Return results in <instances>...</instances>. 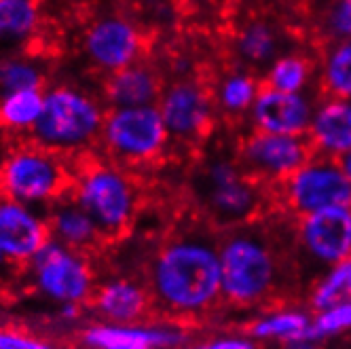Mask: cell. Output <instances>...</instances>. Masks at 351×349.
<instances>
[{
  "label": "cell",
  "mask_w": 351,
  "mask_h": 349,
  "mask_svg": "<svg viewBox=\"0 0 351 349\" xmlns=\"http://www.w3.org/2000/svg\"><path fill=\"white\" fill-rule=\"evenodd\" d=\"M146 288L159 317L202 320L222 307L218 233L191 224L171 233L146 265Z\"/></svg>",
  "instance_id": "1"
},
{
  "label": "cell",
  "mask_w": 351,
  "mask_h": 349,
  "mask_svg": "<svg viewBox=\"0 0 351 349\" xmlns=\"http://www.w3.org/2000/svg\"><path fill=\"white\" fill-rule=\"evenodd\" d=\"M294 224L282 231L265 220L218 233L222 307L269 309L298 286L292 263Z\"/></svg>",
  "instance_id": "2"
},
{
  "label": "cell",
  "mask_w": 351,
  "mask_h": 349,
  "mask_svg": "<svg viewBox=\"0 0 351 349\" xmlns=\"http://www.w3.org/2000/svg\"><path fill=\"white\" fill-rule=\"evenodd\" d=\"M106 110L102 99L77 85L47 87L43 115L30 142L64 159L85 155L99 142Z\"/></svg>",
  "instance_id": "3"
},
{
  "label": "cell",
  "mask_w": 351,
  "mask_h": 349,
  "mask_svg": "<svg viewBox=\"0 0 351 349\" xmlns=\"http://www.w3.org/2000/svg\"><path fill=\"white\" fill-rule=\"evenodd\" d=\"M68 195L89 214L104 241H117L132 229L142 202L136 178L112 161L74 167Z\"/></svg>",
  "instance_id": "4"
},
{
  "label": "cell",
  "mask_w": 351,
  "mask_h": 349,
  "mask_svg": "<svg viewBox=\"0 0 351 349\" xmlns=\"http://www.w3.org/2000/svg\"><path fill=\"white\" fill-rule=\"evenodd\" d=\"M197 199L214 229L229 231L261 220L265 204L271 202V193L245 176L237 155H216L197 173Z\"/></svg>",
  "instance_id": "5"
},
{
  "label": "cell",
  "mask_w": 351,
  "mask_h": 349,
  "mask_svg": "<svg viewBox=\"0 0 351 349\" xmlns=\"http://www.w3.org/2000/svg\"><path fill=\"white\" fill-rule=\"evenodd\" d=\"M68 159L26 142L11 148L0 165V195L30 208L47 210L60 197L68 195L72 182Z\"/></svg>",
  "instance_id": "6"
},
{
  "label": "cell",
  "mask_w": 351,
  "mask_h": 349,
  "mask_svg": "<svg viewBox=\"0 0 351 349\" xmlns=\"http://www.w3.org/2000/svg\"><path fill=\"white\" fill-rule=\"evenodd\" d=\"M351 258V208H328L294 220L292 263L298 284L309 286Z\"/></svg>",
  "instance_id": "7"
},
{
  "label": "cell",
  "mask_w": 351,
  "mask_h": 349,
  "mask_svg": "<svg viewBox=\"0 0 351 349\" xmlns=\"http://www.w3.org/2000/svg\"><path fill=\"white\" fill-rule=\"evenodd\" d=\"M97 144L108 161L128 169L159 161L169 146V136L157 106L114 108L106 110Z\"/></svg>",
  "instance_id": "8"
},
{
  "label": "cell",
  "mask_w": 351,
  "mask_h": 349,
  "mask_svg": "<svg viewBox=\"0 0 351 349\" xmlns=\"http://www.w3.org/2000/svg\"><path fill=\"white\" fill-rule=\"evenodd\" d=\"M271 202L288 218H305L328 208H351V182L339 159L313 155L288 180L269 189Z\"/></svg>",
  "instance_id": "9"
},
{
  "label": "cell",
  "mask_w": 351,
  "mask_h": 349,
  "mask_svg": "<svg viewBox=\"0 0 351 349\" xmlns=\"http://www.w3.org/2000/svg\"><path fill=\"white\" fill-rule=\"evenodd\" d=\"M28 286L51 305H87L95 292V273L87 254L68 250L49 239L23 267Z\"/></svg>",
  "instance_id": "10"
},
{
  "label": "cell",
  "mask_w": 351,
  "mask_h": 349,
  "mask_svg": "<svg viewBox=\"0 0 351 349\" xmlns=\"http://www.w3.org/2000/svg\"><path fill=\"white\" fill-rule=\"evenodd\" d=\"M235 155L250 180L273 189L303 167L313 157V151L307 136L294 138L247 130L237 144Z\"/></svg>",
  "instance_id": "11"
},
{
  "label": "cell",
  "mask_w": 351,
  "mask_h": 349,
  "mask_svg": "<svg viewBox=\"0 0 351 349\" xmlns=\"http://www.w3.org/2000/svg\"><path fill=\"white\" fill-rule=\"evenodd\" d=\"M169 142L199 144L214 128L216 106L212 87L202 79H176L163 87L157 102Z\"/></svg>",
  "instance_id": "12"
},
{
  "label": "cell",
  "mask_w": 351,
  "mask_h": 349,
  "mask_svg": "<svg viewBox=\"0 0 351 349\" xmlns=\"http://www.w3.org/2000/svg\"><path fill=\"white\" fill-rule=\"evenodd\" d=\"M81 49L89 66L110 77L142 62L146 36L132 17L123 13H104L87 23Z\"/></svg>",
  "instance_id": "13"
},
{
  "label": "cell",
  "mask_w": 351,
  "mask_h": 349,
  "mask_svg": "<svg viewBox=\"0 0 351 349\" xmlns=\"http://www.w3.org/2000/svg\"><path fill=\"white\" fill-rule=\"evenodd\" d=\"M85 349H191L193 330L189 324L155 317L140 324L91 322L79 330Z\"/></svg>",
  "instance_id": "14"
},
{
  "label": "cell",
  "mask_w": 351,
  "mask_h": 349,
  "mask_svg": "<svg viewBox=\"0 0 351 349\" xmlns=\"http://www.w3.org/2000/svg\"><path fill=\"white\" fill-rule=\"evenodd\" d=\"M319 97V93H282L261 85L247 115V128L263 134L305 138Z\"/></svg>",
  "instance_id": "15"
},
{
  "label": "cell",
  "mask_w": 351,
  "mask_h": 349,
  "mask_svg": "<svg viewBox=\"0 0 351 349\" xmlns=\"http://www.w3.org/2000/svg\"><path fill=\"white\" fill-rule=\"evenodd\" d=\"M49 241L45 210L0 195V252L15 269H23Z\"/></svg>",
  "instance_id": "16"
},
{
  "label": "cell",
  "mask_w": 351,
  "mask_h": 349,
  "mask_svg": "<svg viewBox=\"0 0 351 349\" xmlns=\"http://www.w3.org/2000/svg\"><path fill=\"white\" fill-rule=\"evenodd\" d=\"M290 51L294 49L288 45L286 28L267 15H250L239 23L233 36L235 68L247 70L256 77H263L275 60Z\"/></svg>",
  "instance_id": "17"
},
{
  "label": "cell",
  "mask_w": 351,
  "mask_h": 349,
  "mask_svg": "<svg viewBox=\"0 0 351 349\" xmlns=\"http://www.w3.org/2000/svg\"><path fill=\"white\" fill-rule=\"evenodd\" d=\"M89 305L97 322L106 324H140L155 311L146 284L130 276H112L99 282Z\"/></svg>",
  "instance_id": "18"
},
{
  "label": "cell",
  "mask_w": 351,
  "mask_h": 349,
  "mask_svg": "<svg viewBox=\"0 0 351 349\" xmlns=\"http://www.w3.org/2000/svg\"><path fill=\"white\" fill-rule=\"evenodd\" d=\"M313 155L341 159L351 153V102L339 97H319L307 132Z\"/></svg>",
  "instance_id": "19"
},
{
  "label": "cell",
  "mask_w": 351,
  "mask_h": 349,
  "mask_svg": "<svg viewBox=\"0 0 351 349\" xmlns=\"http://www.w3.org/2000/svg\"><path fill=\"white\" fill-rule=\"evenodd\" d=\"M163 87L165 85L159 72L150 64L140 62L106 77L102 87V102L108 110L157 106Z\"/></svg>",
  "instance_id": "20"
},
{
  "label": "cell",
  "mask_w": 351,
  "mask_h": 349,
  "mask_svg": "<svg viewBox=\"0 0 351 349\" xmlns=\"http://www.w3.org/2000/svg\"><path fill=\"white\" fill-rule=\"evenodd\" d=\"M45 216L49 227V239L58 241L68 250L89 254L104 243L95 222L70 195H64L58 202H53L45 210Z\"/></svg>",
  "instance_id": "21"
},
{
  "label": "cell",
  "mask_w": 351,
  "mask_h": 349,
  "mask_svg": "<svg viewBox=\"0 0 351 349\" xmlns=\"http://www.w3.org/2000/svg\"><path fill=\"white\" fill-rule=\"evenodd\" d=\"M43 26L34 0H0V60L28 53Z\"/></svg>",
  "instance_id": "22"
},
{
  "label": "cell",
  "mask_w": 351,
  "mask_h": 349,
  "mask_svg": "<svg viewBox=\"0 0 351 349\" xmlns=\"http://www.w3.org/2000/svg\"><path fill=\"white\" fill-rule=\"evenodd\" d=\"M261 85L282 93H319V58L294 49L267 68Z\"/></svg>",
  "instance_id": "23"
},
{
  "label": "cell",
  "mask_w": 351,
  "mask_h": 349,
  "mask_svg": "<svg viewBox=\"0 0 351 349\" xmlns=\"http://www.w3.org/2000/svg\"><path fill=\"white\" fill-rule=\"evenodd\" d=\"M311 320L309 309L278 307L247 322L243 333L252 341H278L284 347H290L294 343L309 341Z\"/></svg>",
  "instance_id": "24"
},
{
  "label": "cell",
  "mask_w": 351,
  "mask_h": 349,
  "mask_svg": "<svg viewBox=\"0 0 351 349\" xmlns=\"http://www.w3.org/2000/svg\"><path fill=\"white\" fill-rule=\"evenodd\" d=\"M261 91V79L256 74L233 68L212 85L214 106L231 123H247V115L252 110L254 99Z\"/></svg>",
  "instance_id": "25"
},
{
  "label": "cell",
  "mask_w": 351,
  "mask_h": 349,
  "mask_svg": "<svg viewBox=\"0 0 351 349\" xmlns=\"http://www.w3.org/2000/svg\"><path fill=\"white\" fill-rule=\"evenodd\" d=\"M319 93L351 102V38L319 45Z\"/></svg>",
  "instance_id": "26"
},
{
  "label": "cell",
  "mask_w": 351,
  "mask_h": 349,
  "mask_svg": "<svg viewBox=\"0 0 351 349\" xmlns=\"http://www.w3.org/2000/svg\"><path fill=\"white\" fill-rule=\"evenodd\" d=\"M45 89L17 91L0 97V128L7 134L30 136L43 115Z\"/></svg>",
  "instance_id": "27"
},
{
  "label": "cell",
  "mask_w": 351,
  "mask_h": 349,
  "mask_svg": "<svg viewBox=\"0 0 351 349\" xmlns=\"http://www.w3.org/2000/svg\"><path fill=\"white\" fill-rule=\"evenodd\" d=\"M45 81V64L32 53H19L0 60V97L17 91H43Z\"/></svg>",
  "instance_id": "28"
},
{
  "label": "cell",
  "mask_w": 351,
  "mask_h": 349,
  "mask_svg": "<svg viewBox=\"0 0 351 349\" xmlns=\"http://www.w3.org/2000/svg\"><path fill=\"white\" fill-rule=\"evenodd\" d=\"M345 330H351V301L339 303L322 313H315L309 328V341L322 343Z\"/></svg>",
  "instance_id": "29"
},
{
  "label": "cell",
  "mask_w": 351,
  "mask_h": 349,
  "mask_svg": "<svg viewBox=\"0 0 351 349\" xmlns=\"http://www.w3.org/2000/svg\"><path fill=\"white\" fill-rule=\"evenodd\" d=\"M0 349H58L51 341L19 328L0 326Z\"/></svg>",
  "instance_id": "30"
},
{
  "label": "cell",
  "mask_w": 351,
  "mask_h": 349,
  "mask_svg": "<svg viewBox=\"0 0 351 349\" xmlns=\"http://www.w3.org/2000/svg\"><path fill=\"white\" fill-rule=\"evenodd\" d=\"M191 349H258V345L245 335H214L195 341Z\"/></svg>",
  "instance_id": "31"
},
{
  "label": "cell",
  "mask_w": 351,
  "mask_h": 349,
  "mask_svg": "<svg viewBox=\"0 0 351 349\" xmlns=\"http://www.w3.org/2000/svg\"><path fill=\"white\" fill-rule=\"evenodd\" d=\"M56 315H58L64 324H77V322L83 320V305H74V303L58 305Z\"/></svg>",
  "instance_id": "32"
},
{
  "label": "cell",
  "mask_w": 351,
  "mask_h": 349,
  "mask_svg": "<svg viewBox=\"0 0 351 349\" xmlns=\"http://www.w3.org/2000/svg\"><path fill=\"white\" fill-rule=\"evenodd\" d=\"M13 276H17V269L7 261V256L0 252V280L3 282H7V280H11Z\"/></svg>",
  "instance_id": "33"
},
{
  "label": "cell",
  "mask_w": 351,
  "mask_h": 349,
  "mask_svg": "<svg viewBox=\"0 0 351 349\" xmlns=\"http://www.w3.org/2000/svg\"><path fill=\"white\" fill-rule=\"evenodd\" d=\"M339 163H341V167H343V171H345L347 180L351 182V153H347L345 157H341V159H339Z\"/></svg>",
  "instance_id": "34"
},
{
  "label": "cell",
  "mask_w": 351,
  "mask_h": 349,
  "mask_svg": "<svg viewBox=\"0 0 351 349\" xmlns=\"http://www.w3.org/2000/svg\"><path fill=\"white\" fill-rule=\"evenodd\" d=\"M5 130L3 128H0V146H5ZM9 153H11V148H0V165H3L5 163V159L9 157Z\"/></svg>",
  "instance_id": "35"
},
{
  "label": "cell",
  "mask_w": 351,
  "mask_h": 349,
  "mask_svg": "<svg viewBox=\"0 0 351 349\" xmlns=\"http://www.w3.org/2000/svg\"><path fill=\"white\" fill-rule=\"evenodd\" d=\"M286 349H317V343H311V341H303V343H294Z\"/></svg>",
  "instance_id": "36"
},
{
  "label": "cell",
  "mask_w": 351,
  "mask_h": 349,
  "mask_svg": "<svg viewBox=\"0 0 351 349\" xmlns=\"http://www.w3.org/2000/svg\"><path fill=\"white\" fill-rule=\"evenodd\" d=\"M3 284H5V282H3V280H0V296H3Z\"/></svg>",
  "instance_id": "37"
}]
</instances>
